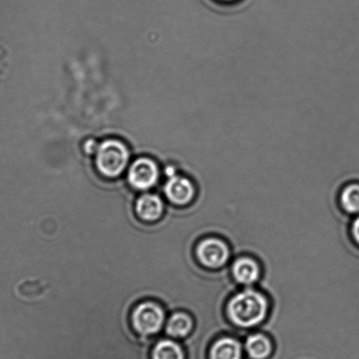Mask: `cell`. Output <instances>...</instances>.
<instances>
[{"label":"cell","instance_id":"obj_1","mask_svg":"<svg viewBox=\"0 0 359 359\" xmlns=\"http://www.w3.org/2000/svg\"><path fill=\"white\" fill-rule=\"evenodd\" d=\"M135 303L116 294L67 302L44 331L33 359H151L159 337H141L132 329Z\"/></svg>","mask_w":359,"mask_h":359},{"label":"cell","instance_id":"obj_2","mask_svg":"<svg viewBox=\"0 0 359 359\" xmlns=\"http://www.w3.org/2000/svg\"><path fill=\"white\" fill-rule=\"evenodd\" d=\"M168 315L169 310L158 299H142L137 302L131 310L132 329L141 337L162 336Z\"/></svg>","mask_w":359,"mask_h":359},{"label":"cell","instance_id":"obj_3","mask_svg":"<svg viewBox=\"0 0 359 359\" xmlns=\"http://www.w3.org/2000/svg\"><path fill=\"white\" fill-rule=\"evenodd\" d=\"M267 301L259 292L245 290L233 296L228 306L230 319L240 327H253L262 322L267 313Z\"/></svg>","mask_w":359,"mask_h":359},{"label":"cell","instance_id":"obj_4","mask_svg":"<svg viewBox=\"0 0 359 359\" xmlns=\"http://www.w3.org/2000/svg\"><path fill=\"white\" fill-rule=\"evenodd\" d=\"M130 153L126 145L118 140H107L97 149L96 168L107 180H116L126 170Z\"/></svg>","mask_w":359,"mask_h":359},{"label":"cell","instance_id":"obj_5","mask_svg":"<svg viewBox=\"0 0 359 359\" xmlns=\"http://www.w3.org/2000/svg\"><path fill=\"white\" fill-rule=\"evenodd\" d=\"M160 169L154 160L140 158L135 160L128 170L127 182L137 193H146L158 184Z\"/></svg>","mask_w":359,"mask_h":359},{"label":"cell","instance_id":"obj_6","mask_svg":"<svg viewBox=\"0 0 359 359\" xmlns=\"http://www.w3.org/2000/svg\"><path fill=\"white\" fill-rule=\"evenodd\" d=\"M163 191L167 201L179 208L190 204L195 195L194 183L187 176L177 173L167 177Z\"/></svg>","mask_w":359,"mask_h":359},{"label":"cell","instance_id":"obj_7","mask_svg":"<svg viewBox=\"0 0 359 359\" xmlns=\"http://www.w3.org/2000/svg\"><path fill=\"white\" fill-rule=\"evenodd\" d=\"M165 201L158 194L146 191L135 198V214L142 222H158L165 215Z\"/></svg>","mask_w":359,"mask_h":359},{"label":"cell","instance_id":"obj_8","mask_svg":"<svg viewBox=\"0 0 359 359\" xmlns=\"http://www.w3.org/2000/svg\"><path fill=\"white\" fill-rule=\"evenodd\" d=\"M229 256L228 247L218 239H205L196 248L197 259L205 267H221L226 262Z\"/></svg>","mask_w":359,"mask_h":359},{"label":"cell","instance_id":"obj_9","mask_svg":"<svg viewBox=\"0 0 359 359\" xmlns=\"http://www.w3.org/2000/svg\"><path fill=\"white\" fill-rule=\"evenodd\" d=\"M194 329V320L189 313L182 310L170 312L167 318L163 334L175 340H184Z\"/></svg>","mask_w":359,"mask_h":359},{"label":"cell","instance_id":"obj_10","mask_svg":"<svg viewBox=\"0 0 359 359\" xmlns=\"http://www.w3.org/2000/svg\"><path fill=\"white\" fill-rule=\"evenodd\" d=\"M151 359H187V352L179 341L160 336L151 348Z\"/></svg>","mask_w":359,"mask_h":359},{"label":"cell","instance_id":"obj_11","mask_svg":"<svg viewBox=\"0 0 359 359\" xmlns=\"http://www.w3.org/2000/svg\"><path fill=\"white\" fill-rule=\"evenodd\" d=\"M242 345L231 337H223L215 341L209 348V359H242Z\"/></svg>","mask_w":359,"mask_h":359},{"label":"cell","instance_id":"obj_12","mask_svg":"<svg viewBox=\"0 0 359 359\" xmlns=\"http://www.w3.org/2000/svg\"><path fill=\"white\" fill-rule=\"evenodd\" d=\"M245 350L250 359H269L273 346L269 338L264 334H252L245 341Z\"/></svg>","mask_w":359,"mask_h":359},{"label":"cell","instance_id":"obj_13","mask_svg":"<svg viewBox=\"0 0 359 359\" xmlns=\"http://www.w3.org/2000/svg\"><path fill=\"white\" fill-rule=\"evenodd\" d=\"M232 271L236 280L243 285L255 283L259 280L260 274L257 264L250 259H240L236 261Z\"/></svg>","mask_w":359,"mask_h":359},{"label":"cell","instance_id":"obj_14","mask_svg":"<svg viewBox=\"0 0 359 359\" xmlns=\"http://www.w3.org/2000/svg\"><path fill=\"white\" fill-rule=\"evenodd\" d=\"M341 203L348 212H359V184L347 187L341 194Z\"/></svg>","mask_w":359,"mask_h":359},{"label":"cell","instance_id":"obj_15","mask_svg":"<svg viewBox=\"0 0 359 359\" xmlns=\"http://www.w3.org/2000/svg\"><path fill=\"white\" fill-rule=\"evenodd\" d=\"M352 232H353L354 238L355 241L359 243V217L355 219L352 226Z\"/></svg>","mask_w":359,"mask_h":359},{"label":"cell","instance_id":"obj_16","mask_svg":"<svg viewBox=\"0 0 359 359\" xmlns=\"http://www.w3.org/2000/svg\"><path fill=\"white\" fill-rule=\"evenodd\" d=\"M219 1H223V2H232V1H235V0H219Z\"/></svg>","mask_w":359,"mask_h":359}]
</instances>
